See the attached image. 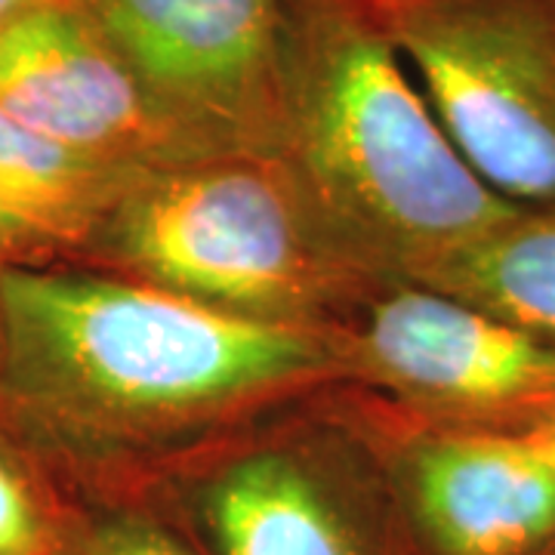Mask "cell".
Instances as JSON below:
<instances>
[{"label": "cell", "instance_id": "cell-5", "mask_svg": "<svg viewBox=\"0 0 555 555\" xmlns=\"http://www.w3.org/2000/svg\"><path fill=\"white\" fill-rule=\"evenodd\" d=\"M214 555L386 553L383 500L392 494L377 441L349 392L229 441L177 473Z\"/></svg>", "mask_w": 555, "mask_h": 555}, {"label": "cell", "instance_id": "cell-13", "mask_svg": "<svg viewBox=\"0 0 555 555\" xmlns=\"http://www.w3.org/2000/svg\"><path fill=\"white\" fill-rule=\"evenodd\" d=\"M62 537L65 521L0 429V555H60Z\"/></svg>", "mask_w": 555, "mask_h": 555}, {"label": "cell", "instance_id": "cell-15", "mask_svg": "<svg viewBox=\"0 0 555 555\" xmlns=\"http://www.w3.org/2000/svg\"><path fill=\"white\" fill-rule=\"evenodd\" d=\"M31 3H40V0H0V22H7L10 16H16L20 10L31 7Z\"/></svg>", "mask_w": 555, "mask_h": 555}, {"label": "cell", "instance_id": "cell-1", "mask_svg": "<svg viewBox=\"0 0 555 555\" xmlns=\"http://www.w3.org/2000/svg\"><path fill=\"white\" fill-rule=\"evenodd\" d=\"M339 392L337 331L225 315L83 266L0 275V429L78 476L182 473Z\"/></svg>", "mask_w": 555, "mask_h": 555}, {"label": "cell", "instance_id": "cell-17", "mask_svg": "<svg viewBox=\"0 0 555 555\" xmlns=\"http://www.w3.org/2000/svg\"><path fill=\"white\" fill-rule=\"evenodd\" d=\"M0 275H3V266H0Z\"/></svg>", "mask_w": 555, "mask_h": 555}, {"label": "cell", "instance_id": "cell-8", "mask_svg": "<svg viewBox=\"0 0 555 555\" xmlns=\"http://www.w3.org/2000/svg\"><path fill=\"white\" fill-rule=\"evenodd\" d=\"M349 398L416 555H537L555 543V469L518 433L416 423Z\"/></svg>", "mask_w": 555, "mask_h": 555}, {"label": "cell", "instance_id": "cell-7", "mask_svg": "<svg viewBox=\"0 0 555 555\" xmlns=\"http://www.w3.org/2000/svg\"><path fill=\"white\" fill-rule=\"evenodd\" d=\"M198 155L275 152L284 0H78Z\"/></svg>", "mask_w": 555, "mask_h": 555}, {"label": "cell", "instance_id": "cell-9", "mask_svg": "<svg viewBox=\"0 0 555 555\" xmlns=\"http://www.w3.org/2000/svg\"><path fill=\"white\" fill-rule=\"evenodd\" d=\"M0 112L80 155L155 170L207 158L167 127L78 0L0 22Z\"/></svg>", "mask_w": 555, "mask_h": 555}, {"label": "cell", "instance_id": "cell-11", "mask_svg": "<svg viewBox=\"0 0 555 555\" xmlns=\"http://www.w3.org/2000/svg\"><path fill=\"white\" fill-rule=\"evenodd\" d=\"M555 339V210L521 207L423 281Z\"/></svg>", "mask_w": 555, "mask_h": 555}, {"label": "cell", "instance_id": "cell-10", "mask_svg": "<svg viewBox=\"0 0 555 555\" xmlns=\"http://www.w3.org/2000/svg\"><path fill=\"white\" fill-rule=\"evenodd\" d=\"M139 173L65 149L0 112V266H83Z\"/></svg>", "mask_w": 555, "mask_h": 555}, {"label": "cell", "instance_id": "cell-14", "mask_svg": "<svg viewBox=\"0 0 555 555\" xmlns=\"http://www.w3.org/2000/svg\"><path fill=\"white\" fill-rule=\"evenodd\" d=\"M518 436L525 438L537 454L543 456V460L555 469V414L543 416L540 423L528 426V429H518Z\"/></svg>", "mask_w": 555, "mask_h": 555}, {"label": "cell", "instance_id": "cell-2", "mask_svg": "<svg viewBox=\"0 0 555 555\" xmlns=\"http://www.w3.org/2000/svg\"><path fill=\"white\" fill-rule=\"evenodd\" d=\"M272 158L377 284L429 281L521 210L456 152L371 0H284Z\"/></svg>", "mask_w": 555, "mask_h": 555}, {"label": "cell", "instance_id": "cell-4", "mask_svg": "<svg viewBox=\"0 0 555 555\" xmlns=\"http://www.w3.org/2000/svg\"><path fill=\"white\" fill-rule=\"evenodd\" d=\"M463 160L555 210V0H371Z\"/></svg>", "mask_w": 555, "mask_h": 555}, {"label": "cell", "instance_id": "cell-12", "mask_svg": "<svg viewBox=\"0 0 555 555\" xmlns=\"http://www.w3.org/2000/svg\"><path fill=\"white\" fill-rule=\"evenodd\" d=\"M60 555H201L192 543L137 503H115L65 525Z\"/></svg>", "mask_w": 555, "mask_h": 555}, {"label": "cell", "instance_id": "cell-6", "mask_svg": "<svg viewBox=\"0 0 555 555\" xmlns=\"http://www.w3.org/2000/svg\"><path fill=\"white\" fill-rule=\"evenodd\" d=\"M349 392L396 414L518 433L555 414V339L423 284H383L337 331Z\"/></svg>", "mask_w": 555, "mask_h": 555}, {"label": "cell", "instance_id": "cell-3", "mask_svg": "<svg viewBox=\"0 0 555 555\" xmlns=\"http://www.w3.org/2000/svg\"><path fill=\"white\" fill-rule=\"evenodd\" d=\"M83 269L262 324L339 331L379 291L321 235L269 155H207L142 170Z\"/></svg>", "mask_w": 555, "mask_h": 555}, {"label": "cell", "instance_id": "cell-16", "mask_svg": "<svg viewBox=\"0 0 555 555\" xmlns=\"http://www.w3.org/2000/svg\"><path fill=\"white\" fill-rule=\"evenodd\" d=\"M537 555H555V543H550L546 550H540V553H537Z\"/></svg>", "mask_w": 555, "mask_h": 555}]
</instances>
